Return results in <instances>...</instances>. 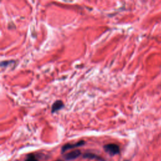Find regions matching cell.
Returning a JSON list of instances; mask_svg holds the SVG:
<instances>
[{"label":"cell","mask_w":161,"mask_h":161,"mask_svg":"<svg viewBox=\"0 0 161 161\" xmlns=\"http://www.w3.org/2000/svg\"><path fill=\"white\" fill-rule=\"evenodd\" d=\"M81 155V152L79 150H75L71 151V152L65 154L64 156V158L66 160H72L78 158Z\"/></svg>","instance_id":"3957f363"},{"label":"cell","mask_w":161,"mask_h":161,"mask_svg":"<svg viewBox=\"0 0 161 161\" xmlns=\"http://www.w3.org/2000/svg\"><path fill=\"white\" fill-rule=\"evenodd\" d=\"M104 150L106 152H107L110 156H114L118 155L120 152V147L118 145L115 144H108L103 147Z\"/></svg>","instance_id":"6da1fadb"},{"label":"cell","mask_w":161,"mask_h":161,"mask_svg":"<svg viewBox=\"0 0 161 161\" xmlns=\"http://www.w3.org/2000/svg\"><path fill=\"white\" fill-rule=\"evenodd\" d=\"M55 161H63V160H55Z\"/></svg>","instance_id":"52a82bcc"},{"label":"cell","mask_w":161,"mask_h":161,"mask_svg":"<svg viewBox=\"0 0 161 161\" xmlns=\"http://www.w3.org/2000/svg\"><path fill=\"white\" fill-rule=\"evenodd\" d=\"M25 161H39V160H38V159L35 157V156L33 154H28L27 156V157Z\"/></svg>","instance_id":"8992f818"},{"label":"cell","mask_w":161,"mask_h":161,"mask_svg":"<svg viewBox=\"0 0 161 161\" xmlns=\"http://www.w3.org/2000/svg\"><path fill=\"white\" fill-rule=\"evenodd\" d=\"M64 107V103L61 100H57L53 103V105H52L51 112L52 113H55L57 111H58L59 110L62 109Z\"/></svg>","instance_id":"277c9868"},{"label":"cell","mask_w":161,"mask_h":161,"mask_svg":"<svg viewBox=\"0 0 161 161\" xmlns=\"http://www.w3.org/2000/svg\"><path fill=\"white\" fill-rule=\"evenodd\" d=\"M85 144H86V142H85V141H84V140L79 141V142H78L75 143V144H66L62 147L61 153L64 154V152H65L66 151H68V150L83 146Z\"/></svg>","instance_id":"7a4b0ae2"},{"label":"cell","mask_w":161,"mask_h":161,"mask_svg":"<svg viewBox=\"0 0 161 161\" xmlns=\"http://www.w3.org/2000/svg\"><path fill=\"white\" fill-rule=\"evenodd\" d=\"M125 161H129V160H125Z\"/></svg>","instance_id":"ba28073f"},{"label":"cell","mask_w":161,"mask_h":161,"mask_svg":"<svg viewBox=\"0 0 161 161\" xmlns=\"http://www.w3.org/2000/svg\"><path fill=\"white\" fill-rule=\"evenodd\" d=\"M83 158L84 159H96V160H99V161H105L103 159H102L100 156L94 154H93V153L84 154L83 155Z\"/></svg>","instance_id":"5b68a950"}]
</instances>
